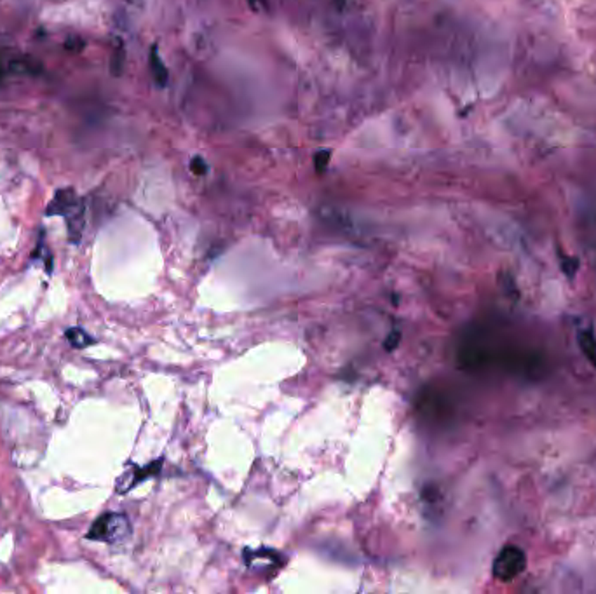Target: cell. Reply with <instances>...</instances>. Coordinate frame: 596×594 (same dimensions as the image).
<instances>
[{
    "label": "cell",
    "instance_id": "cell-2",
    "mask_svg": "<svg viewBox=\"0 0 596 594\" xmlns=\"http://www.w3.org/2000/svg\"><path fill=\"white\" fill-rule=\"evenodd\" d=\"M131 523L122 512H107L100 516L93 526L87 531V541L107 542V544H119L129 538Z\"/></svg>",
    "mask_w": 596,
    "mask_h": 594
},
{
    "label": "cell",
    "instance_id": "cell-3",
    "mask_svg": "<svg viewBox=\"0 0 596 594\" xmlns=\"http://www.w3.org/2000/svg\"><path fill=\"white\" fill-rule=\"evenodd\" d=\"M526 556L518 545H506L499 551L492 564V575L500 582H511L525 570Z\"/></svg>",
    "mask_w": 596,
    "mask_h": 594
},
{
    "label": "cell",
    "instance_id": "cell-15",
    "mask_svg": "<svg viewBox=\"0 0 596 594\" xmlns=\"http://www.w3.org/2000/svg\"><path fill=\"white\" fill-rule=\"evenodd\" d=\"M248 2H250L251 9L253 11H258V7L260 6H267V0H248Z\"/></svg>",
    "mask_w": 596,
    "mask_h": 594
},
{
    "label": "cell",
    "instance_id": "cell-6",
    "mask_svg": "<svg viewBox=\"0 0 596 594\" xmlns=\"http://www.w3.org/2000/svg\"><path fill=\"white\" fill-rule=\"evenodd\" d=\"M577 343H579V349L586 355L588 361L596 368V339L593 331H590V329H581L579 335H577Z\"/></svg>",
    "mask_w": 596,
    "mask_h": 594
},
{
    "label": "cell",
    "instance_id": "cell-17",
    "mask_svg": "<svg viewBox=\"0 0 596 594\" xmlns=\"http://www.w3.org/2000/svg\"><path fill=\"white\" fill-rule=\"evenodd\" d=\"M336 2H338V4H342V2H343V0H336Z\"/></svg>",
    "mask_w": 596,
    "mask_h": 594
},
{
    "label": "cell",
    "instance_id": "cell-10",
    "mask_svg": "<svg viewBox=\"0 0 596 594\" xmlns=\"http://www.w3.org/2000/svg\"><path fill=\"white\" fill-rule=\"evenodd\" d=\"M331 159V150H319V152L314 156V168H316L317 173H323L328 168Z\"/></svg>",
    "mask_w": 596,
    "mask_h": 594
},
{
    "label": "cell",
    "instance_id": "cell-4",
    "mask_svg": "<svg viewBox=\"0 0 596 594\" xmlns=\"http://www.w3.org/2000/svg\"><path fill=\"white\" fill-rule=\"evenodd\" d=\"M160 465H163V460H156L152 462V464L145 465V467L129 469V471L117 481V491H119V493H126V491L134 488L138 483L145 481L147 478H152L157 472H160Z\"/></svg>",
    "mask_w": 596,
    "mask_h": 594
},
{
    "label": "cell",
    "instance_id": "cell-8",
    "mask_svg": "<svg viewBox=\"0 0 596 594\" xmlns=\"http://www.w3.org/2000/svg\"><path fill=\"white\" fill-rule=\"evenodd\" d=\"M65 336L70 342L72 347L75 349H84V347H89L91 343H94V339L91 335H87L82 328H70L65 331Z\"/></svg>",
    "mask_w": 596,
    "mask_h": 594
},
{
    "label": "cell",
    "instance_id": "cell-1",
    "mask_svg": "<svg viewBox=\"0 0 596 594\" xmlns=\"http://www.w3.org/2000/svg\"><path fill=\"white\" fill-rule=\"evenodd\" d=\"M46 216H63L72 243H79L84 230V203L74 189H58L47 204Z\"/></svg>",
    "mask_w": 596,
    "mask_h": 594
},
{
    "label": "cell",
    "instance_id": "cell-5",
    "mask_svg": "<svg viewBox=\"0 0 596 594\" xmlns=\"http://www.w3.org/2000/svg\"><path fill=\"white\" fill-rule=\"evenodd\" d=\"M148 65H150V72H152V77H153V80H156L157 86L166 87L167 79H170V73H167V68H166V65H164L163 58H160L157 46L150 47Z\"/></svg>",
    "mask_w": 596,
    "mask_h": 594
},
{
    "label": "cell",
    "instance_id": "cell-14",
    "mask_svg": "<svg viewBox=\"0 0 596 594\" xmlns=\"http://www.w3.org/2000/svg\"><path fill=\"white\" fill-rule=\"evenodd\" d=\"M398 342H400V329L394 328L393 333H391L389 336H387L386 340V349L387 350H393L394 347H398Z\"/></svg>",
    "mask_w": 596,
    "mask_h": 594
},
{
    "label": "cell",
    "instance_id": "cell-16",
    "mask_svg": "<svg viewBox=\"0 0 596 594\" xmlns=\"http://www.w3.org/2000/svg\"><path fill=\"white\" fill-rule=\"evenodd\" d=\"M6 73H7V68H6V67H4V65H2V61H0V80H2V77H4V75H6Z\"/></svg>",
    "mask_w": 596,
    "mask_h": 594
},
{
    "label": "cell",
    "instance_id": "cell-11",
    "mask_svg": "<svg viewBox=\"0 0 596 594\" xmlns=\"http://www.w3.org/2000/svg\"><path fill=\"white\" fill-rule=\"evenodd\" d=\"M562 270L566 277H573L579 270V260L576 256H562Z\"/></svg>",
    "mask_w": 596,
    "mask_h": 594
},
{
    "label": "cell",
    "instance_id": "cell-13",
    "mask_svg": "<svg viewBox=\"0 0 596 594\" xmlns=\"http://www.w3.org/2000/svg\"><path fill=\"white\" fill-rule=\"evenodd\" d=\"M65 47H67L68 51H72V53H80V51H82V47H84V40L80 39V37L72 35V37H68L67 42H65Z\"/></svg>",
    "mask_w": 596,
    "mask_h": 594
},
{
    "label": "cell",
    "instance_id": "cell-9",
    "mask_svg": "<svg viewBox=\"0 0 596 594\" xmlns=\"http://www.w3.org/2000/svg\"><path fill=\"white\" fill-rule=\"evenodd\" d=\"M122 67H124V47H122V42L119 40L115 46V51H113V58L110 63L113 75H120V73H122Z\"/></svg>",
    "mask_w": 596,
    "mask_h": 594
},
{
    "label": "cell",
    "instance_id": "cell-7",
    "mask_svg": "<svg viewBox=\"0 0 596 594\" xmlns=\"http://www.w3.org/2000/svg\"><path fill=\"white\" fill-rule=\"evenodd\" d=\"M244 558H246L248 567H253L258 561L265 560L267 563L272 564V567H279L283 564V558L277 555L276 551H270V549H258V551H246L244 552Z\"/></svg>",
    "mask_w": 596,
    "mask_h": 594
},
{
    "label": "cell",
    "instance_id": "cell-12",
    "mask_svg": "<svg viewBox=\"0 0 596 594\" xmlns=\"http://www.w3.org/2000/svg\"><path fill=\"white\" fill-rule=\"evenodd\" d=\"M208 170H210V166H208V163L201 156H196L190 159V171H192L194 175L204 176L208 173Z\"/></svg>",
    "mask_w": 596,
    "mask_h": 594
}]
</instances>
